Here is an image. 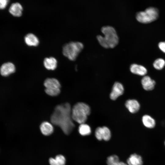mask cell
<instances>
[{
	"label": "cell",
	"instance_id": "cell-9",
	"mask_svg": "<svg viewBox=\"0 0 165 165\" xmlns=\"http://www.w3.org/2000/svg\"><path fill=\"white\" fill-rule=\"evenodd\" d=\"M16 68L12 63L8 62L3 64L0 68V73L4 76H7L14 72Z\"/></svg>",
	"mask_w": 165,
	"mask_h": 165
},
{
	"label": "cell",
	"instance_id": "cell-13",
	"mask_svg": "<svg viewBox=\"0 0 165 165\" xmlns=\"http://www.w3.org/2000/svg\"><path fill=\"white\" fill-rule=\"evenodd\" d=\"M125 105L126 108L131 113H136L140 108L139 103L138 101L134 99L127 100Z\"/></svg>",
	"mask_w": 165,
	"mask_h": 165
},
{
	"label": "cell",
	"instance_id": "cell-19",
	"mask_svg": "<svg viewBox=\"0 0 165 165\" xmlns=\"http://www.w3.org/2000/svg\"><path fill=\"white\" fill-rule=\"evenodd\" d=\"M66 160L62 155H58L55 158H50L49 162L50 165H65Z\"/></svg>",
	"mask_w": 165,
	"mask_h": 165
},
{
	"label": "cell",
	"instance_id": "cell-14",
	"mask_svg": "<svg viewBox=\"0 0 165 165\" xmlns=\"http://www.w3.org/2000/svg\"><path fill=\"white\" fill-rule=\"evenodd\" d=\"M24 40L25 43L30 46H36L39 43V40L38 37L31 33L26 35L24 37Z\"/></svg>",
	"mask_w": 165,
	"mask_h": 165
},
{
	"label": "cell",
	"instance_id": "cell-11",
	"mask_svg": "<svg viewBox=\"0 0 165 165\" xmlns=\"http://www.w3.org/2000/svg\"><path fill=\"white\" fill-rule=\"evenodd\" d=\"M9 10V13L13 16L19 17L22 15L23 8L20 3L15 2L10 5Z\"/></svg>",
	"mask_w": 165,
	"mask_h": 165
},
{
	"label": "cell",
	"instance_id": "cell-3",
	"mask_svg": "<svg viewBox=\"0 0 165 165\" xmlns=\"http://www.w3.org/2000/svg\"><path fill=\"white\" fill-rule=\"evenodd\" d=\"M90 112V107L87 105L83 102L77 103L72 109V119L80 124L85 123Z\"/></svg>",
	"mask_w": 165,
	"mask_h": 165
},
{
	"label": "cell",
	"instance_id": "cell-12",
	"mask_svg": "<svg viewBox=\"0 0 165 165\" xmlns=\"http://www.w3.org/2000/svg\"><path fill=\"white\" fill-rule=\"evenodd\" d=\"M130 72L134 74L144 76L147 72V69L144 66L136 64H133L130 67Z\"/></svg>",
	"mask_w": 165,
	"mask_h": 165
},
{
	"label": "cell",
	"instance_id": "cell-23",
	"mask_svg": "<svg viewBox=\"0 0 165 165\" xmlns=\"http://www.w3.org/2000/svg\"><path fill=\"white\" fill-rule=\"evenodd\" d=\"M9 0H0V9H5L8 5Z\"/></svg>",
	"mask_w": 165,
	"mask_h": 165
},
{
	"label": "cell",
	"instance_id": "cell-2",
	"mask_svg": "<svg viewBox=\"0 0 165 165\" xmlns=\"http://www.w3.org/2000/svg\"><path fill=\"white\" fill-rule=\"evenodd\" d=\"M101 31L104 36L98 35L97 38L102 46L106 49L112 48L117 45L119 38L114 28L109 26H105L102 28Z\"/></svg>",
	"mask_w": 165,
	"mask_h": 165
},
{
	"label": "cell",
	"instance_id": "cell-20",
	"mask_svg": "<svg viewBox=\"0 0 165 165\" xmlns=\"http://www.w3.org/2000/svg\"><path fill=\"white\" fill-rule=\"evenodd\" d=\"M108 165H128L123 162L120 161L119 158L116 155L108 157L107 160Z\"/></svg>",
	"mask_w": 165,
	"mask_h": 165
},
{
	"label": "cell",
	"instance_id": "cell-4",
	"mask_svg": "<svg viewBox=\"0 0 165 165\" xmlns=\"http://www.w3.org/2000/svg\"><path fill=\"white\" fill-rule=\"evenodd\" d=\"M84 48L83 44L80 42H72L63 47V54L69 60H75Z\"/></svg>",
	"mask_w": 165,
	"mask_h": 165
},
{
	"label": "cell",
	"instance_id": "cell-21",
	"mask_svg": "<svg viewBox=\"0 0 165 165\" xmlns=\"http://www.w3.org/2000/svg\"><path fill=\"white\" fill-rule=\"evenodd\" d=\"M79 134L82 136H86L90 135L91 133V130L90 127L85 123L80 124L79 127Z\"/></svg>",
	"mask_w": 165,
	"mask_h": 165
},
{
	"label": "cell",
	"instance_id": "cell-10",
	"mask_svg": "<svg viewBox=\"0 0 165 165\" xmlns=\"http://www.w3.org/2000/svg\"><path fill=\"white\" fill-rule=\"evenodd\" d=\"M141 83L143 88L147 91L152 90L156 84L155 81L148 75H145L142 78Z\"/></svg>",
	"mask_w": 165,
	"mask_h": 165
},
{
	"label": "cell",
	"instance_id": "cell-5",
	"mask_svg": "<svg viewBox=\"0 0 165 165\" xmlns=\"http://www.w3.org/2000/svg\"><path fill=\"white\" fill-rule=\"evenodd\" d=\"M159 16L158 10L153 7L146 9L144 11L138 13L136 15V19L139 22L147 24L156 20Z\"/></svg>",
	"mask_w": 165,
	"mask_h": 165
},
{
	"label": "cell",
	"instance_id": "cell-6",
	"mask_svg": "<svg viewBox=\"0 0 165 165\" xmlns=\"http://www.w3.org/2000/svg\"><path fill=\"white\" fill-rule=\"evenodd\" d=\"M95 136L99 140H104L108 141L111 138V133L110 130L107 127H98L95 130Z\"/></svg>",
	"mask_w": 165,
	"mask_h": 165
},
{
	"label": "cell",
	"instance_id": "cell-24",
	"mask_svg": "<svg viewBox=\"0 0 165 165\" xmlns=\"http://www.w3.org/2000/svg\"><path fill=\"white\" fill-rule=\"evenodd\" d=\"M160 49L163 53H165V41L160 42L158 45Z\"/></svg>",
	"mask_w": 165,
	"mask_h": 165
},
{
	"label": "cell",
	"instance_id": "cell-7",
	"mask_svg": "<svg viewBox=\"0 0 165 165\" xmlns=\"http://www.w3.org/2000/svg\"><path fill=\"white\" fill-rule=\"evenodd\" d=\"M45 89L48 90H60L61 84L58 80L54 78H48L46 79L44 83Z\"/></svg>",
	"mask_w": 165,
	"mask_h": 165
},
{
	"label": "cell",
	"instance_id": "cell-1",
	"mask_svg": "<svg viewBox=\"0 0 165 165\" xmlns=\"http://www.w3.org/2000/svg\"><path fill=\"white\" fill-rule=\"evenodd\" d=\"M72 109L70 105L68 103L57 105L50 117L51 123L60 127L67 135L71 132L75 126L72 117Z\"/></svg>",
	"mask_w": 165,
	"mask_h": 165
},
{
	"label": "cell",
	"instance_id": "cell-8",
	"mask_svg": "<svg viewBox=\"0 0 165 165\" xmlns=\"http://www.w3.org/2000/svg\"><path fill=\"white\" fill-rule=\"evenodd\" d=\"M123 92L124 88L123 85L119 82H116L113 86L110 94V98L112 100H116L123 94Z\"/></svg>",
	"mask_w": 165,
	"mask_h": 165
},
{
	"label": "cell",
	"instance_id": "cell-22",
	"mask_svg": "<svg viewBox=\"0 0 165 165\" xmlns=\"http://www.w3.org/2000/svg\"><path fill=\"white\" fill-rule=\"evenodd\" d=\"M165 66V61L162 58H159L156 59L153 63L154 68L157 70L162 69Z\"/></svg>",
	"mask_w": 165,
	"mask_h": 165
},
{
	"label": "cell",
	"instance_id": "cell-16",
	"mask_svg": "<svg viewBox=\"0 0 165 165\" xmlns=\"http://www.w3.org/2000/svg\"><path fill=\"white\" fill-rule=\"evenodd\" d=\"M40 129L42 133L46 136L50 135L53 130L52 125L47 122H44L42 123L40 126Z\"/></svg>",
	"mask_w": 165,
	"mask_h": 165
},
{
	"label": "cell",
	"instance_id": "cell-18",
	"mask_svg": "<svg viewBox=\"0 0 165 165\" xmlns=\"http://www.w3.org/2000/svg\"><path fill=\"white\" fill-rule=\"evenodd\" d=\"M142 120L143 125L146 127L148 128H152L156 125L155 119L150 116L145 115L142 117Z\"/></svg>",
	"mask_w": 165,
	"mask_h": 165
},
{
	"label": "cell",
	"instance_id": "cell-15",
	"mask_svg": "<svg viewBox=\"0 0 165 165\" xmlns=\"http://www.w3.org/2000/svg\"><path fill=\"white\" fill-rule=\"evenodd\" d=\"M57 62L54 57H50L45 58L43 61L45 67L48 70H54L57 66Z\"/></svg>",
	"mask_w": 165,
	"mask_h": 165
},
{
	"label": "cell",
	"instance_id": "cell-17",
	"mask_svg": "<svg viewBox=\"0 0 165 165\" xmlns=\"http://www.w3.org/2000/svg\"><path fill=\"white\" fill-rule=\"evenodd\" d=\"M128 165H142L143 161L141 157L136 154L130 155L127 160Z\"/></svg>",
	"mask_w": 165,
	"mask_h": 165
},
{
	"label": "cell",
	"instance_id": "cell-25",
	"mask_svg": "<svg viewBox=\"0 0 165 165\" xmlns=\"http://www.w3.org/2000/svg\"></svg>",
	"mask_w": 165,
	"mask_h": 165
}]
</instances>
